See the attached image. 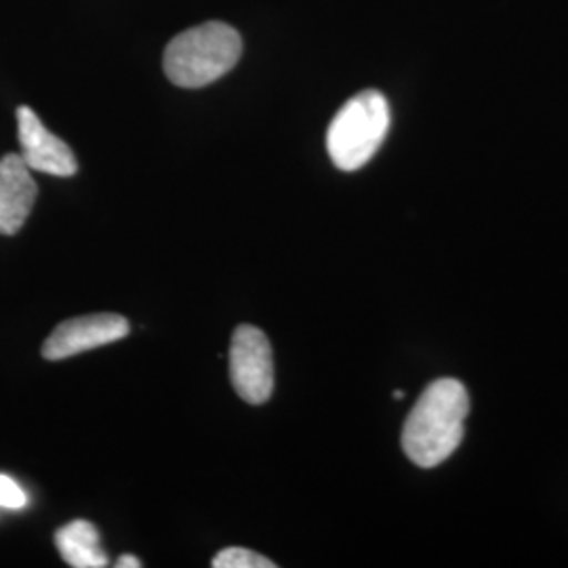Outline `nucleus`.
<instances>
[{
    "label": "nucleus",
    "mask_w": 568,
    "mask_h": 568,
    "mask_svg": "<svg viewBox=\"0 0 568 568\" xmlns=\"http://www.w3.org/2000/svg\"><path fill=\"white\" fill-rule=\"evenodd\" d=\"M469 396L457 379H436L406 417L403 448L419 467H436L459 448L466 434Z\"/></svg>",
    "instance_id": "nucleus-1"
},
{
    "label": "nucleus",
    "mask_w": 568,
    "mask_h": 568,
    "mask_svg": "<svg viewBox=\"0 0 568 568\" xmlns=\"http://www.w3.org/2000/svg\"><path fill=\"white\" fill-rule=\"evenodd\" d=\"M241 55V34L224 21H206L166 44L164 72L178 87L201 89L225 77Z\"/></svg>",
    "instance_id": "nucleus-2"
},
{
    "label": "nucleus",
    "mask_w": 568,
    "mask_h": 568,
    "mask_svg": "<svg viewBox=\"0 0 568 568\" xmlns=\"http://www.w3.org/2000/svg\"><path fill=\"white\" fill-rule=\"evenodd\" d=\"M389 129V105L375 89L344 103L326 131V150L339 171L363 169L382 148Z\"/></svg>",
    "instance_id": "nucleus-3"
},
{
    "label": "nucleus",
    "mask_w": 568,
    "mask_h": 568,
    "mask_svg": "<svg viewBox=\"0 0 568 568\" xmlns=\"http://www.w3.org/2000/svg\"><path fill=\"white\" fill-rule=\"evenodd\" d=\"M230 377L236 394L248 405H264L274 392L272 345L257 326L241 325L230 345Z\"/></svg>",
    "instance_id": "nucleus-4"
},
{
    "label": "nucleus",
    "mask_w": 568,
    "mask_h": 568,
    "mask_svg": "<svg viewBox=\"0 0 568 568\" xmlns=\"http://www.w3.org/2000/svg\"><path fill=\"white\" fill-rule=\"evenodd\" d=\"M129 331V321L119 314H91L70 318L55 326V331L49 335L42 345V356L47 361H65L82 352L114 344L126 337Z\"/></svg>",
    "instance_id": "nucleus-5"
},
{
    "label": "nucleus",
    "mask_w": 568,
    "mask_h": 568,
    "mask_svg": "<svg viewBox=\"0 0 568 568\" xmlns=\"http://www.w3.org/2000/svg\"><path fill=\"white\" fill-rule=\"evenodd\" d=\"M18 133L21 159L30 171H39L55 178L77 175L79 163L70 145L58 135H53L28 105L18 108Z\"/></svg>",
    "instance_id": "nucleus-6"
},
{
    "label": "nucleus",
    "mask_w": 568,
    "mask_h": 568,
    "mask_svg": "<svg viewBox=\"0 0 568 568\" xmlns=\"http://www.w3.org/2000/svg\"><path fill=\"white\" fill-rule=\"evenodd\" d=\"M37 196L39 187L21 154H4L0 159V234L13 236L20 232Z\"/></svg>",
    "instance_id": "nucleus-7"
},
{
    "label": "nucleus",
    "mask_w": 568,
    "mask_h": 568,
    "mask_svg": "<svg viewBox=\"0 0 568 568\" xmlns=\"http://www.w3.org/2000/svg\"><path fill=\"white\" fill-rule=\"evenodd\" d=\"M61 558L74 568L108 567V556L100 544V532L87 520H74L55 532Z\"/></svg>",
    "instance_id": "nucleus-8"
},
{
    "label": "nucleus",
    "mask_w": 568,
    "mask_h": 568,
    "mask_svg": "<svg viewBox=\"0 0 568 568\" xmlns=\"http://www.w3.org/2000/svg\"><path fill=\"white\" fill-rule=\"evenodd\" d=\"M213 567L215 568H274L276 565L272 560H267L262 554H255L251 549L227 548L222 549L215 558H213Z\"/></svg>",
    "instance_id": "nucleus-9"
},
{
    "label": "nucleus",
    "mask_w": 568,
    "mask_h": 568,
    "mask_svg": "<svg viewBox=\"0 0 568 568\" xmlns=\"http://www.w3.org/2000/svg\"><path fill=\"white\" fill-rule=\"evenodd\" d=\"M28 506L23 488L7 474H0V508L21 509Z\"/></svg>",
    "instance_id": "nucleus-10"
},
{
    "label": "nucleus",
    "mask_w": 568,
    "mask_h": 568,
    "mask_svg": "<svg viewBox=\"0 0 568 568\" xmlns=\"http://www.w3.org/2000/svg\"><path fill=\"white\" fill-rule=\"evenodd\" d=\"M116 567L119 568H142V560H138L135 556H121L119 558V562H116Z\"/></svg>",
    "instance_id": "nucleus-11"
},
{
    "label": "nucleus",
    "mask_w": 568,
    "mask_h": 568,
    "mask_svg": "<svg viewBox=\"0 0 568 568\" xmlns=\"http://www.w3.org/2000/svg\"><path fill=\"white\" fill-rule=\"evenodd\" d=\"M394 398H396V400H403V398H405V394H403L400 389H396V392H394Z\"/></svg>",
    "instance_id": "nucleus-12"
}]
</instances>
